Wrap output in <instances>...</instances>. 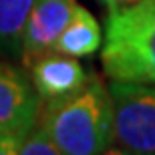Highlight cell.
<instances>
[{"mask_svg":"<svg viewBox=\"0 0 155 155\" xmlns=\"http://www.w3.org/2000/svg\"><path fill=\"white\" fill-rule=\"evenodd\" d=\"M42 127L61 149V155H97L109 151L115 141L109 89L93 77L79 93L48 101Z\"/></svg>","mask_w":155,"mask_h":155,"instance_id":"1","label":"cell"},{"mask_svg":"<svg viewBox=\"0 0 155 155\" xmlns=\"http://www.w3.org/2000/svg\"><path fill=\"white\" fill-rule=\"evenodd\" d=\"M101 63L111 81L155 85V0L109 12Z\"/></svg>","mask_w":155,"mask_h":155,"instance_id":"2","label":"cell"},{"mask_svg":"<svg viewBox=\"0 0 155 155\" xmlns=\"http://www.w3.org/2000/svg\"><path fill=\"white\" fill-rule=\"evenodd\" d=\"M115 141L127 153L155 155V85L111 81Z\"/></svg>","mask_w":155,"mask_h":155,"instance_id":"3","label":"cell"},{"mask_svg":"<svg viewBox=\"0 0 155 155\" xmlns=\"http://www.w3.org/2000/svg\"><path fill=\"white\" fill-rule=\"evenodd\" d=\"M75 8L77 0H35L20 45V61L24 67L30 69L35 61L52 51Z\"/></svg>","mask_w":155,"mask_h":155,"instance_id":"4","label":"cell"},{"mask_svg":"<svg viewBox=\"0 0 155 155\" xmlns=\"http://www.w3.org/2000/svg\"><path fill=\"white\" fill-rule=\"evenodd\" d=\"M38 101L22 73L0 61V131L26 135L36 125Z\"/></svg>","mask_w":155,"mask_h":155,"instance_id":"5","label":"cell"},{"mask_svg":"<svg viewBox=\"0 0 155 155\" xmlns=\"http://www.w3.org/2000/svg\"><path fill=\"white\" fill-rule=\"evenodd\" d=\"M32 87L45 103L79 93L89 83V75L79 58L51 51L32 63Z\"/></svg>","mask_w":155,"mask_h":155,"instance_id":"6","label":"cell"},{"mask_svg":"<svg viewBox=\"0 0 155 155\" xmlns=\"http://www.w3.org/2000/svg\"><path fill=\"white\" fill-rule=\"evenodd\" d=\"M101 42H103V32H101L97 18L85 6L77 4L69 24L64 26V30L57 38L52 51L75 58H83L97 52L101 48Z\"/></svg>","mask_w":155,"mask_h":155,"instance_id":"7","label":"cell"},{"mask_svg":"<svg viewBox=\"0 0 155 155\" xmlns=\"http://www.w3.org/2000/svg\"><path fill=\"white\" fill-rule=\"evenodd\" d=\"M35 0H0V54L20 57L24 24Z\"/></svg>","mask_w":155,"mask_h":155,"instance_id":"8","label":"cell"},{"mask_svg":"<svg viewBox=\"0 0 155 155\" xmlns=\"http://www.w3.org/2000/svg\"><path fill=\"white\" fill-rule=\"evenodd\" d=\"M18 153L20 155H61V149L52 141L48 131L40 125V127H32L24 135Z\"/></svg>","mask_w":155,"mask_h":155,"instance_id":"9","label":"cell"},{"mask_svg":"<svg viewBox=\"0 0 155 155\" xmlns=\"http://www.w3.org/2000/svg\"><path fill=\"white\" fill-rule=\"evenodd\" d=\"M22 139H24L22 133L0 131V155H16Z\"/></svg>","mask_w":155,"mask_h":155,"instance_id":"10","label":"cell"},{"mask_svg":"<svg viewBox=\"0 0 155 155\" xmlns=\"http://www.w3.org/2000/svg\"><path fill=\"white\" fill-rule=\"evenodd\" d=\"M101 2H105L107 4V8L111 10H119V8H125V6L133 4V2H137V0H101Z\"/></svg>","mask_w":155,"mask_h":155,"instance_id":"11","label":"cell"}]
</instances>
